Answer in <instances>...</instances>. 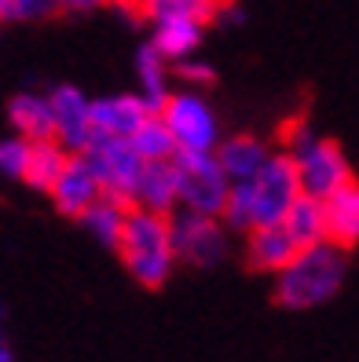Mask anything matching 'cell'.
<instances>
[{"label":"cell","mask_w":359,"mask_h":362,"mask_svg":"<svg viewBox=\"0 0 359 362\" xmlns=\"http://www.w3.org/2000/svg\"><path fill=\"white\" fill-rule=\"evenodd\" d=\"M48 194L55 202V209L70 220H81L99 198H103V187L96 180V168L89 165L84 154H70L62 173L55 176V183L48 187Z\"/></svg>","instance_id":"9c48e42d"},{"label":"cell","mask_w":359,"mask_h":362,"mask_svg":"<svg viewBox=\"0 0 359 362\" xmlns=\"http://www.w3.org/2000/svg\"><path fill=\"white\" fill-rule=\"evenodd\" d=\"M293 165H297V180H301V194L308 198H326L334 194L341 183L352 180V165L341 151L337 139H326V136H308L301 146L290 151Z\"/></svg>","instance_id":"8992f818"},{"label":"cell","mask_w":359,"mask_h":362,"mask_svg":"<svg viewBox=\"0 0 359 362\" xmlns=\"http://www.w3.org/2000/svg\"><path fill=\"white\" fill-rule=\"evenodd\" d=\"M129 209H132V205H125V202L99 198V202L81 216V223L89 227L103 245H110V249H114L118 238H121V230H125V216H129Z\"/></svg>","instance_id":"44dd1931"},{"label":"cell","mask_w":359,"mask_h":362,"mask_svg":"<svg viewBox=\"0 0 359 362\" xmlns=\"http://www.w3.org/2000/svg\"><path fill=\"white\" fill-rule=\"evenodd\" d=\"M253 190V227H271L283 223L286 209L301 198V180H297V165L293 158L283 154H268L261 165V173L249 180Z\"/></svg>","instance_id":"52a82bcc"},{"label":"cell","mask_w":359,"mask_h":362,"mask_svg":"<svg viewBox=\"0 0 359 362\" xmlns=\"http://www.w3.org/2000/svg\"><path fill=\"white\" fill-rule=\"evenodd\" d=\"M67 158H70V151H67L62 143H55V139H37V143H30V161H26L23 183H30L33 190H45V194H48V187H52L55 176L62 173Z\"/></svg>","instance_id":"ac0fdd59"},{"label":"cell","mask_w":359,"mask_h":362,"mask_svg":"<svg viewBox=\"0 0 359 362\" xmlns=\"http://www.w3.org/2000/svg\"><path fill=\"white\" fill-rule=\"evenodd\" d=\"M81 154L89 158V165L96 168V180L103 187V198L136 205V187H139V176H143V165L147 161L132 151L129 139L92 132L89 146H84Z\"/></svg>","instance_id":"3957f363"},{"label":"cell","mask_w":359,"mask_h":362,"mask_svg":"<svg viewBox=\"0 0 359 362\" xmlns=\"http://www.w3.org/2000/svg\"><path fill=\"white\" fill-rule=\"evenodd\" d=\"M129 143H132V151L143 161H173L176 158V139H173V132L165 129V121L158 114L147 117L139 129L129 136Z\"/></svg>","instance_id":"ffe728a7"},{"label":"cell","mask_w":359,"mask_h":362,"mask_svg":"<svg viewBox=\"0 0 359 362\" xmlns=\"http://www.w3.org/2000/svg\"><path fill=\"white\" fill-rule=\"evenodd\" d=\"M283 230L293 238V245L304 249V245H315V242H326V216H323V202L319 198H308L301 194L286 209L283 216Z\"/></svg>","instance_id":"e0dca14e"},{"label":"cell","mask_w":359,"mask_h":362,"mask_svg":"<svg viewBox=\"0 0 359 362\" xmlns=\"http://www.w3.org/2000/svg\"><path fill=\"white\" fill-rule=\"evenodd\" d=\"M26 161H30V139H23V136L0 139V176L23 180L26 176Z\"/></svg>","instance_id":"cb8c5ba5"},{"label":"cell","mask_w":359,"mask_h":362,"mask_svg":"<svg viewBox=\"0 0 359 362\" xmlns=\"http://www.w3.org/2000/svg\"><path fill=\"white\" fill-rule=\"evenodd\" d=\"M348 274V252L337 249L330 242H315L297 249L279 274H275V300L290 311H308V308H319L326 304L330 296H337Z\"/></svg>","instance_id":"6da1fadb"},{"label":"cell","mask_w":359,"mask_h":362,"mask_svg":"<svg viewBox=\"0 0 359 362\" xmlns=\"http://www.w3.org/2000/svg\"><path fill=\"white\" fill-rule=\"evenodd\" d=\"M0 362H15V355H11V348L4 344V340H0Z\"/></svg>","instance_id":"83f0119b"},{"label":"cell","mask_w":359,"mask_h":362,"mask_svg":"<svg viewBox=\"0 0 359 362\" xmlns=\"http://www.w3.org/2000/svg\"><path fill=\"white\" fill-rule=\"evenodd\" d=\"M220 223L227 230H242V234L253 227V190H249V180L227 187V198H224V209H220Z\"/></svg>","instance_id":"7402d4cb"},{"label":"cell","mask_w":359,"mask_h":362,"mask_svg":"<svg viewBox=\"0 0 359 362\" xmlns=\"http://www.w3.org/2000/svg\"><path fill=\"white\" fill-rule=\"evenodd\" d=\"M89 114H92V132L118 136V139H129L151 117V110H147V103L139 95H103L89 106Z\"/></svg>","instance_id":"7c38bea8"},{"label":"cell","mask_w":359,"mask_h":362,"mask_svg":"<svg viewBox=\"0 0 359 362\" xmlns=\"http://www.w3.org/2000/svg\"><path fill=\"white\" fill-rule=\"evenodd\" d=\"M165 70H169V62L154 52V45H143L139 55H136V74H139V84H143V103H147V110L158 114L161 110V103L169 99V81H165Z\"/></svg>","instance_id":"d6986e66"},{"label":"cell","mask_w":359,"mask_h":362,"mask_svg":"<svg viewBox=\"0 0 359 362\" xmlns=\"http://www.w3.org/2000/svg\"><path fill=\"white\" fill-rule=\"evenodd\" d=\"M173 165H176V190H180L183 212H198V216H217L220 220V209H224L231 180L220 173L213 154L176 151Z\"/></svg>","instance_id":"5b68a950"},{"label":"cell","mask_w":359,"mask_h":362,"mask_svg":"<svg viewBox=\"0 0 359 362\" xmlns=\"http://www.w3.org/2000/svg\"><path fill=\"white\" fill-rule=\"evenodd\" d=\"M136 205L158 216H176L180 190H176V165L173 161H147L136 187Z\"/></svg>","instance_id":"9a60e30c"},{"label":"cell","mask_w":359,"mask_h":362,"mask_svg":"<svg viewBox=\"0 0 359 362\" xmlns=\"http://www.w3.org/2000/svg\"><path fill=\"white\" fill-rule=\"evenodd\" d=\"M52 106V129H55V143H62L70 154H81L92 139V114H89V99L74 84H59L48 95Z\"/></svg>","instance_id":"30bf717a"},{"label":"cell","mask_w":359,"mask_h":362,"mask_svg":"<svg viewBox=\"0 0 359 362\" xmlns=\"http://www.w3.org/2000/svg\"><path fill=\"white\" fill-rule=\"evenodd\" d=\"M8 121L15 136H23L30 143L37 139H55V129H52V106L45 95H33V92H18L11 95L8 103Z\"/></svg>","instance_id":"2e32d148"},{"label":"cell","mask_w":359,"mask_h":362,"mask_svg":"<svg viewBox=\"0 0 359 362\" xmlns=\"http://www.w3.org/2000/svg\"><path fill=\"white\" fill-rule=\"evenodd\" d=\"M195 11H202L205 15V23H213V15H217V8H224V4H231V0H187Z\"/></svg>","instance_id":"484cf974"},{"label":"cell","mask_w":359,"mask_h":362,"mask_svg":"<svg viewBox=\"0 0 359 362\" xmlns=\"http://www.w3.org/2000/svg\"><path fill=\"white\" fill-rule=\"evenodd\" d=\"M62 15V0H0V23H40Z\"/></svg>","instance_id":"603a6c76"},{"label":"cell","mask_w":359,"mask_h":362,"mask_svg":"<svg viewBox=\"0 0 359 362\" xmlns=\"http://www.w3.org/2000/svg\"><path fill=\"white\" fill-rule=\"evenodd\" d=\"M323 216H326V242L330 245L345 249V252L352 245H359V180L355 176L323 198Z\"/></svg>","instance_id":"8fae6325"},{"label":"cell","mask_w":359,"mask_h":362,"mask_svg":"<svg viewBox=\"0 0 359 362\" xmlns=\"http://www.w3.org/2000/svg\"><path fill=\"white\" fill-rule=\"evenodd\" d=\"M169 70H173L183 84H191V88H205V84L217 81L213 66H205V62H187V59H180V62H173Z\"/></svg>","instance_id":"d4e9b609"},{"label":"cell","mask_w":359,"mask_h":362,"mask_svg":"<svg viewBox=\"0 0 359 362\" xmlns=\"http://www.w3.org/2000/svg\"><path fill=\"white\" fill-rule=\"evenodd\" d=\"M114 249H118L125 271H129L143 289H161L169 282V274H173V267H176L169 216L147 212L139 205L129 209L125 230H121V238H118Z\"/></svg>","instance_id":"7a4b0ae2"},{"label":"cell","mask_w":359,"mask_h":362,"mask_svg":"<svg viewBox=\"0 0 359 362\" xmlns=\"http://www.w3.org/2000/svg\"><path fill=\"white\" fill-rule=\"evenodd\" d=\"M293 257H297V245H293V238L283 230V223L249 227V230H246V260H249L253 271L279 274Z\"/></svg>","instance_id":"5bb4252c"},{"label":"cell","mask_w":359,"mask_h":362,"mask_svg":"<svg viewBox=\"0 0 359 362\" xmlns=\"http://www.w3.org/2000/svg\"><path fill=\"white\" fill-rule=\"evenodd\" d=\"M103 4H114V0H62V11H96Z\"/></svg>","instance_id":"4316f807"},{"label":"cell","mask_w":359,"mask_h":362,"mask_svg":"<svg viewBox=\"0 0 359 362\" xmlns=\"http://www.w3.org/2000/svg\"><path fill=\"white\" fill-rule=\"evenodd\" d=\"M268 143L261 136H249V132H239V136H227L213 146V161L220 165V173L231 180V183H242V180H253L261 173V165L268 161Z\"/></svg>","instance_id":"4fadbf2b"},{"label":"cell","mask_w":359,"mask_h":362,"mask_svg":"<svg viewBox=\"0 0 359 362\" xmlns=\"http://www.w3.org/2000/svg\"><path fill=\"white\" fill-rule=\"evenodd\" d=\"M169 227H173L176 260L191 267H213L227 257V227L217 216L183 212V216H169Z\"/></svg>","instance_id":"ba28073f"},{"label":"cell","mask_w":359,"mask_h":362,"mask_svg":"<svg viewBox=\"0 0 359 362\" xmlns=\"http://www.w3.org/2000/svg\"><path fill=\"white\" fill-rule=\"evenodd\" d=\"M158 117L165 121V129L173 132L176 151L187 154H213V146L220 143V124L217 114L198 92H169L161 103Z\"/></svg>","instance_id":"277c9868"}]
</instances>
